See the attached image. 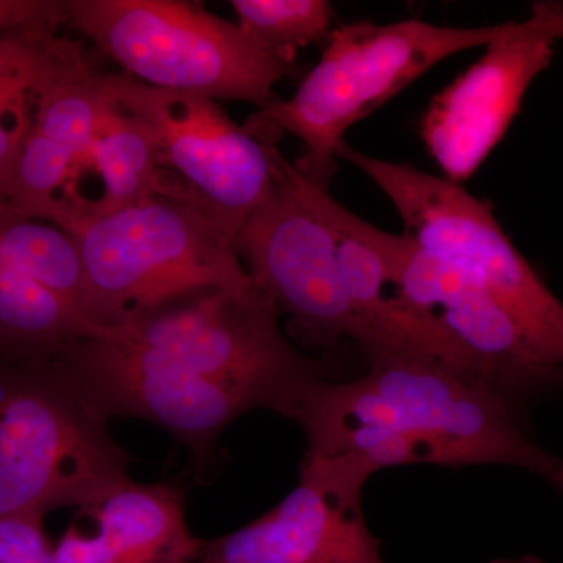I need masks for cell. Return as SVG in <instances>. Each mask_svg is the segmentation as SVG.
I'll list each match as a JSON object with an SVG mask.
<instances>
[{"mask_svg": "<svg viewBox=\"0 0 563 563\" xmlns=\"http://www.w3.org/2000/svg\"><path fill=\"white\" fill-rule=\"evenodd\" d=\"M99 420L141 418L210 461L224 429L243 413L272 410L295 420L321 372L288 343L279 309L252 285L210 288L140 314L57 357Z\"/></svg>", "mask_w": 563, "mask_h": 563, "instance_id": "6da1fadb", "label": "cell"}, {"mask_svg": "<svg viewBox=\"0 0 563 563\" xmlns=\"http://www.w3.org/2000/svg\"><path fill=\"white\" fill-rule=\"evenodd\" d=\"M518 404L440 363L380 358L361 379L310 385L295 418L309 446L301 468L363 495L387 466L509 465L563 493V459L533 442Z\"/></svg>", "mask_w": 563, "mask_h": 563, "instance_id": "7a4b0ae2", "label": "cell"}, {"mask_svg": "<svg viewBox=\"0 0 563 563\" xmlns=\"http://www.w3.org/2000/svg\"><path fill=\"white\" fill-rule=\"evenodd\" d=\"M504 24L477 29L440 27L420 20L374 24L357 21L329 36L321 60L290 99H276L244 124L262 143L282 133L303 143L296 163L310 179L329 187L335 154L355 122L380 109L421 74L451 55L487 46Z\"/></svg>", "mask_w": 563, "mask_h": 563, "instance_id": "3957f363", "label": "cell"}, {"mask_svg": "<svg viewBox=\"0 0 563 563\" xmlns=\"http://www.w3.org/2000/svg\"><path fill=\"white\" fill-rule=\"evenodd\" d=\"M79 250L85 313L103 331L191 292L254 285L235 236L213 214L151 198L69 233Z\"/></svg>", "mask_w": 563, "mask_h": 563, "instance_id": "277c9868", "label": "cell"}, {"mask_svg": "<svg viewBox=\"0 0 563 563\" xmlns=\"http://www.w3.org/2000/svg\"><path fill=\"white\" fill-rule=\"evenodd\" d=\"M129 463L57 357L0 358V517L101 501L131 479Z\"/></svg>", "mask_w": 563, "mask_h": 563, "instance_id": "5b68a950", "label": "cell"}, {"mask_svg": "<svg viewBox=\"0 0 563 563\" xmlns=\"http://www.w3.org/2000/svg\"><path fill=\"white\" fill-rule=\"evenodd\" d=\"M70 25L132 79L265 109L274 85L296 73L239 24L179 0H66Z\"/></svg>", "mask_w": 563, "mask_h": 563, "instance_id": "8992f818", "label": "cell"}, {"mask_svg": "<svg viewBox=\"0 0 563 563\" xmlns=\"http://www.w3.org/2000/svg\"><path fill=\"white\" fill-rule=\"evenodd\" d=\"M335 157L357 166L387 195L422 250L472 274L506 306L543 361L563 372V303L503 231L492 207L446 179L407 163L369 157L340 144Z\"/></svg>", "mask_w": 563, "mask_h": 563, "instance_id": "52a82bcc", "label": "cell"}, {"mask_svg": "<svg viewBox=\"0 0 563 563\" xmlns=\"http://www.w3.org/2000/svg\"><path fill=\"white\" fill-rule=\"evenodd\" d=\"M273 187L236 235V255L251 279L290 314L314 346L361 342L362 328L344 290L329 187L318 184L269 144Z\"/></svg>", "mask_w": 563, "mask_h": 563, "instance_id": "ba28073f", "label": "cell"}, {"mask_svg": "<svg viewBox=\"0 0 563 563\" xmlns=\"http://www.w3.org/2000/svg\"><path fill=\"white\" fill-rule=\"evenodd\" d=\"M101 84L150 132L163 168L179 177L236 239L272 191L269 144L206 96L161 90L122 74H103Z\"/></svg>", "mask_w": 563, "mask_h": 563, "instance_id": "9c48e42d", "label": "cell"}, {"mask_svg": "<svg viewBox=\"0 0 563 563\" xmlns=\"http://www.w3.org/2000/svg\"><path fill=\"white\" fill-rule=\"evenodd\" d=\"M393 292L439 322L472 357L485 383L518 402L563 385V372L533 350L520 324L487 285L410 236L372 231Z\"/></svg>", "mask_w": 563, "mask_h": 563, "instance_id": "30bf717a", "label": "cell"}, {"mask_svg": "<svg viewBox=\"0 0 563 563\" xmlns=\"http://www.w3.org/2000/svg\"><path fill=\"white\" fill-rule=\"evenodd\" d=\"M561 40L563 3H536L528 20L507 22L483 57L432 99L422 113L421 140L446 180L463 185L477 173Z\"/></svg>", "mask_w": 563, "mask_h": 563, "instance_id": "8fae6325", "label": "cell"}, {"mask_svg": "<svg viewBox=\"0 0 563 563\" xmlns=\"http://www.w3.org/2000/svg\"><path fill=\"white\" fill-rule=\"evenodd\" d=\"M106 333L85 313L73 236L0 202V358L47 361Z\"/></svg>", "mask_w": 563, "mask_h": 563, "instance_id": "7c38bea8", "label": "cell"}, {"mask_svg": "<svg viewBox=\"0 0 563 563\" xmlns=\"http://www.w3.org/2000/svg\"><path fill=\"white\" fill-rule=\"evenodd\" d=\"M363 496L302 474L268 514L203 543L206 563H385L363 514Z\"/></svg>", "mask_w": 563, "mask_h": 563, "instance_id": "4fadbf2b", "label": "cell"}, {"mask_svg": "<svg viewBox=\"0 0 563 563\" xmlns=\"http://www.w3.org/2000/svg\"><path fill=\"white\" fill-rule=\"evenodd\" d=\"M325 209L335 232L344 290L361 322L357 344L368 363L385 357L450 361L454 344L448 333L407 307L395 292L388 295L387 266L374 246L373 224L344 209L331 195Z\"/></svg>", "mask_w": 563, "mask_h": 563, "instance_id": "5bb4252c", "label": "cell"}, {"mask_svg": "<svg viewBox=\"0 0 563 563\" xmlns=\"http://www.w3.org/2000/svg\"><path fill=\"white\" fill-rule=\"evenodd\" d=\"M79 517L90 521L111 563L198 561L206 543L188 529L184 493L172 484L125 481Z\"/></svg>", "mask_w": 563, "mask_h": 563, "instance_id": "9a60e30c", "label": "cell"}, {"mask_svg": "<svg viewBox=\"0 0 563 563\" xmlns=\"http://www.w3.org/2000/svg\"><path fill=\"white\" fill-rule=\"evenodd\" d=\"M77 165L87 166L101 181V196L87 222L157 196L207 210L179 177L163 168L150 132L118 103L90 152Z\"/></svg>", "mask_w": 563, "mask_h": 563, "instance_id": "2e32d148", "label": "cell"}, {"mask_svg": "<svg viewBox=\"0 0 563 563\" xmlns=\"http://www.w3.org/2000/svg\"><path fill=\"white\" fill-rule=\"evenodd\" d=\"M231 5L252 40L288 60L299 47L331 36L333 11L325 0H232Z\"/></svg>", "mask_w": 563, "mask_h": 563, "instance_id": "e0dca14e", "label": "cell"}, {"mask_svg": "<svg viewBox=\"0 0 563 563\" xmlns=\"http://www.w3.org/2000/svg\"><path fill=\"white\" fill-rule=\"evenodd\" d=\"M57 29H22L0 35V90L31 87L84 63L77 44L63 40Z\"/></svg>", "mask_w": 563, "mask_h": 563, "instance_id": "ac0fdd59", "label": "cell"}, {"mask_svg": "<svg viewBox=\"0 0 563 563\" xmlns=\"http://www.w3.org/2000/svg\"><path fill=\"white\" fill-rule=\"evenodd\" d=\"M31 87L0 90V202H5L33 122Z\"/></svg>", "mask_w": 563, "mask_h": 563, "instance_id": "d6986e66", "label": "cell"}, {"mask_svg": "<svg viewBox=\"0 0 563 563\" xmlns=\"http://www.w3.org/2000/svg\"><path fill=\"white\" fill-rule=\"evenodd\" d=\"M43 520L36 515L0 517V563H54Z\"/></svg>", "mask_w": 563, "mask_h": 563, "instance_id": "ffe728a7", "label": "cell"}, {"mask_svg": "<svg viewBox=\"0 0 563 563\" xmlns=\"http://www.w3.org/2000/svg\"><path fill=\"white\" fill-rule=\"evenodd\" d=\"M66 20V0H0V35L22 29H57Z\"/></svg>", "mask_w": 563, "mask_h": 563, "instance_id": "44dd1931", "label": "cell"}, {"mask_svg": "<svg viewBox=\"0 0 563 563\" xmlns=\"http://www.w3.org/2000/svg\"><path fill=\"white\" fill-rule=\"evenodd\" d=\"M493 563H540V562L536 561V559L525 558V559H520V561H498V562H493Z\"/></svg>", "mask_w": 563, "mask_h": 563, "instance_id": "7402d4cb", "label": "cell"}, {"mask_svg": "<svg viewBox=\"0 0 563 563\" xmlns=\"http://www.w3.org/2000/svg\"><path fill=\"white\" fill-rule=\"evenodd\" d=\"M181 563H206L202 561L201 558L198 559V561H191V562H181Z\"/></svg>", "mask_w": 563, "mask_h": 563, "instance_id": "603a6c76", "label": "cell"}]
</instances>
